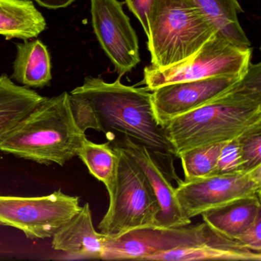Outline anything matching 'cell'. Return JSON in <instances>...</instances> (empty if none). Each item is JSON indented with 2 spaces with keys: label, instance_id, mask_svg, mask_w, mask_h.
<instances>
[{
  "label": "cell",
  "instance_id": "6da1fadb",
  "mask_svg": "<svg viewBox=\"0 0 261 261\" xmlns=\"http://www.w3.org/2000/svg\"><path fill=\"white\" fill-rule=\"evenodd\" d=\"M118 77L108 83L87 77L82 86L69 93L74 120L84 133L89 129L107 136L118 132L143 145L171 181L180 182L174 167L173 147L157 123L147 88L126 86Z\"/></svg>",
  "mask_w": 261,
  "mask_h": 261
},
{
  "label": "cell",
  "instance_id": "7a4b0ae2",
  "mask_svg": "<svg viewBox=\"0 0 261 261\" xmlns=\"http://www.w3.org/2000/svg\"><path fill=\"white\" fill-rule=\"evenodd\" d=\"M261 126V65L250 63L241 81L207 105L169 120L165 134L175 155L233 140Z\"/></svg>",
  "mask_w": 261,
  "mask_h": 261
},
{
  "label": "cell",
  "instance_id": "3957f363",
  "mask_svg": "<svg viewBox=\"0 0 261 261\" xmlns=\"http://www.w3.org/2000/svg\"><path fill=\"white\" fill-rule=\"evenodd\" d=\"M86 137L76 123L69 93L47 98L0 142V151L40 164L63 166Z\"/></svg>",
  "mask_w": 261,
  "mask_h": 261
},
{
  "label": "cell",
  "instance_id": "277c9868",
  "mask_svg": "<svg viewBox=\"0 0 261 261\" xmlns=\"http://www.w3.org/2000/svg\"><path fill=\"white\" fill-rule=\"evenodd\" d=\"M217 33L192 0H154L147 36L151 66L167 68L186 60Z\"/></svg>",
  "mask_w": 261,
  "mask_h": 261
},
{
  "label": "cell",
  "instance_id": "5b68a950",
  "mask_svg": "<svg viewBox=\"0 0 261 261\" xmlns=\"http://www.w3.org/2000/svg\"><path fill=\"white\" fill-rule=\"evenodd\" d=\"M111 145L118 153V169L115 189L110 196L108 210L99 223V230L116 237L155 226L160 207L150 183L134 159L121 148Z\"/></svg>",
  "mask_w": 261,
  "mask_h": 261
},
{
  "label": "cell",
  "instance_id": "8992f818",
  "mask_svg": "<svg viewBox=\"0 0 261 261\" xmlns=\"http://www.w3.org/2000/svg\"><path fill=\"white\" fill-rule=\"evenodd\" d=\"M251 54L250 48L237 46L217 33L186 60L164 68L146 67L143 83L152 91L169 84L244 74L251 63Z\"/></svg>",
  "mask_w": 261,
  "mask_h": 261
},
{
  "label": "cell",
  "instance_id": "52a82bcc",
  "mask_svg": "<svg viewBox=\"0 0 261 261\" xmlns=\"http://www.w3.org/2000/svg\"><path fill=\"white\" fill-rule=\"evenodd\" d=\"M82 206L79 196L61 189L40 197L0 195V225L15 227L29 239L53 238Z\"/></svg>",
  "mask_w": 261,
  "mask_h": 261
},
{
  "label": "cell",
  "instance_id": "ba28073f",
  "mask_svg": "<svg viewBox=\"0 0 261 261\" xmlns=\"http://www.w3.org/2000/svg\"><path fill=\"white\" fill-rule=\"evenodd\" d=\"M213 230L203 221L175 227H140L116 237L105 235L101 259L148 261L158 253L195 245L208 238Z\"/></svg>",
  "mask_w": 261,
  "mask_h": 261
},
{
  "label": "cell",
  "instance_id": "9c48e42d",
  "mask_svg": "<svg viewBox=\"0 0 261 261\" xmlns=\"http://www.w3.org/2000/svg\"><path fill=\"white\" fill-rule=\"evenodd\" d=\"M261 195V166L247 172L182 181L175 188L181 210L189 219L244 197Z\"/></svg>",
  "mask_w": 261,
  "mask_h": 261
},
{
  "label": "cell",
  "instance_id": "30bf717a",
  "mask_svg": "<svg viewBox=\"0 0 261 261\" xmlns=\"http://www.w3.org/2000/svg\"><path fill=\"white\" fill-rule=\"evenodd\" d=\"M91 22L100 46L120 76L140 62L138 38L118 0H91Z\"/></svg>",
  "mask_w": 261,
  "mask_h": 261
},
{
  "label": "cell",
  "instance_id": "8fae6325",
  "mask_svg": "<svg viewBox=\"0 0 261 261\" xmlns=\"http://www.w3.org/2000/svg\"><path fill=\"white\" fill-rule=\"evenodd\" d=\"M245 74L215 76L156 88L152 91V103L157 123L163 127L172 119L207 105L230 91Z\"/></svg>",
  "mask_w": 261,
  "mask_h": 261
},
{
  "label": "cell",
  "instance_id": "7c38bea8",
  "mask_svg": "<svg viewBox=\"0 0 261 261\" xmlns=\"http://www.w3.org/2000/svg\"><path fill=\"white\" fill-rule=\"evenodd\" d=\"M111 143L121 148L134 159L150 183L160 207L155 221L156 227H180L192 223L181 210L172 181L152 158L146 147L126 135H123L120 140H114Z\"/></svg>",
  "mask_w": 261,
  "mask_h": 261
},
{
  "label": "cell",
  "instance_id": "4fadbf2b",
  "mask_svg": "<svg viewBox=\"0 0 261 261\" xmlns=\"http://www.w3.org/2000/svg\"><path fill=\"white\" fill-rule=\"evenodd\" d=\"M105 234L95 230L89 204L53 236L51 247L58 251L85 259H101Z\"/></svg>",
  "mask_w": 261,
  "mask_h": 261
},
{
  "label": "cell",
  "instance_id": "5bb4252c",
  "mask_svg": "<svg viewBox=\"0 0 261 261\" xmlns=\"http://www.w3.org/2000/svg\"><path fill=\"white\" fill-rule=\"evenodd\" d=\"M214 230V229H213ZM261 261V253L253 251L238 242L213 230L204 241L190 247H179L151 256L149 261L191 260Z\"/></svg>",
  "mask_w": 261,
  "mask_h": 261
},
{
  "label": "cell",
  "instance_id": "9a60e30c",
  "mask_svg": "<svg viewBox=\"0 0 261 261\" xmlns=\"http://www.w3.org/2000/svg\"><path fill=\"white\" fill-rule=\"evenodd\" d=\"M260 195L233 200L201 213L203 221L226 238L235 240L261 215Z\"/></svg>",
  "mask_w": 261,
  "mask_h": 261
},
{
  "label": "cell",
  "instance_id": "2e32d148",
  "mask_svg": "<svg viewBox=\"0 0 261 261\" xmlns=\"http://www.w3.org/2000/svg\"><path fill=\"white\" fill-rule=\"evenodd\" d=\"M12 79L27 88H43L50 85L51 56L46 45L39 40H24L16 45Z\"/></svg>",
  "mask_w": 261,
  "mask_h": 261
},
{
  "label": "cell",
  "instance_id": "e0dca14e",
  "mask_svg": "<svg viewBox=\"0 0 261 261\" xmlns=\"http://www.w3.org/2000/svg\"><path fill=\"white\" fill-rule=\"evenodd\" d=\"M46 27L31 0H0V35L7 40L37 38Z\"/></svg>",
  "mask_w": 261,
  "mask_h": 261
},
{
  "label": "cell",
  "instance_id": "ac0fdd59",
  "mask_svg": "<svg viewBox=\"0 0 261 261\" xmlns=\"http://www.w3.org/2000/svg\"><path fill=\"white\" fill-rule=\"evenodd\" d=\"M45 98L30 88L16 85L6 74L0 76V142Z\"/></svg>",
  "mask_w": 261,
  "mask_h": 261
},
{
  "label": "cell",
  "instance_id": "d6986e66",
  "mask_svg": "<svg viewBox=\"0 0 261 261\" xmlns=\"http://www.w3.org/2000/svg\"><path fill=\"white\" fill-rule=\"evenodd\" d=\"M208 17L223 37L237 46L250 48V42L238 20L244 12L238 0H192Z\"/></svg>",
  "mask_w": 261,
  "mask_h": 261
},
{
  "label": "cell",
  "instance_id": "ffe728a7",
  "mask_svg": "<svg viewBox=\"0 0 261 261\" xmlns=\"http://www.w3.org/2000/svg\"><path fill=\"white\" fill-rule=\"evenodd\" d=\"M77 156L85 163L90 173L103 183L109 197L114 193L118 169L119 155L111 142L95 143L87 137L82 141Z\"/></svg>",
  "mask_w": 261,
  "mask_h": 261
},
{
  "label": "cell",
  "instance_id": "44dd1931",
  "mask_svg": "<svg viewBox=\"0 0 261 261\" xmlns=\"http://www.w3.org/2000/svg\"><path fill=\"white\" fill-rule=\"evenodd\" d=\"M223 143L196 146L178 155L185 174V181H195L218 175V164Z\"/></svg>",
  "mask_w": 261,
  "mask_h": 261
},
{
  "label": "cell",
  "instance_id": "7402d4cb",
  "mask_svg": "<svg viewBox=\"0 0 261 261\" xmlns=\"http://www.w3.org/2000/svg\"><path fill=\"white\" fill-rule=\"evenodd\" d=\"M244 170L261 166V126H256L238 137Z\"/></svg>",
  "mask_w": 261,
  "mask_h": 261
},
{
  "label": "cell",
  "instance_id": "603a6c76",
  "mask_svg": "<svg viewBox=\"0 0 261 261\" xmlns=\"http://www.w3.org/2000/svg\"><path fill=\"white\" fill-rule=\"evenodd\" d=\"M247 172L241 155L238 137L225 142L220 153L218 164V175Z\"/></svg>",
  "mask_w": 261,
  "mask_h": 261
},
{
  "label": "cell",
  "instance_id": "cb8c5ba5",
  "mask_svg": "<svg viewBox=\"0 0 261 261\" xmlns=\"http://www.w3.org/2000/svg\"><path fill=\"white\" fill-rule=\"evenodd\" d=\"M235 240L244 247L253 251L261 253V215Z\"/></svg>",
  "mask_w": 261,
  "mask_h": 261
},
{
  "label": "cell",
  "instance_id": "d4e9b609",
  "mask_svg": "<svg viewBox=\"0 0 261 261\" xmlns=\"http://www.w3.org/2000/svg\"><path fill=\"white\" fill-rule=\"evenodd\" d=\"M129 10L143 27L146 36L149 34V17L154 0H125Z\"/></svg>",
  "mask_w": 261,
  "mask_h": 261
},
{
  "label": "cell",
  "instance_id": "484cf974",
  "mask_svg": "<svg viewBox=\"0 0 261 261\" xmlns=\"http://www.w3.org/2000/svg\"><path fill=\"white\" fill-rule=\"evenodd\" d=\"M41 7L50 10L65 8L71 5L74 0H34Z\"/></svg>",
  "mask_w": 261,
  "mask_h": 261
}]
</instances>
